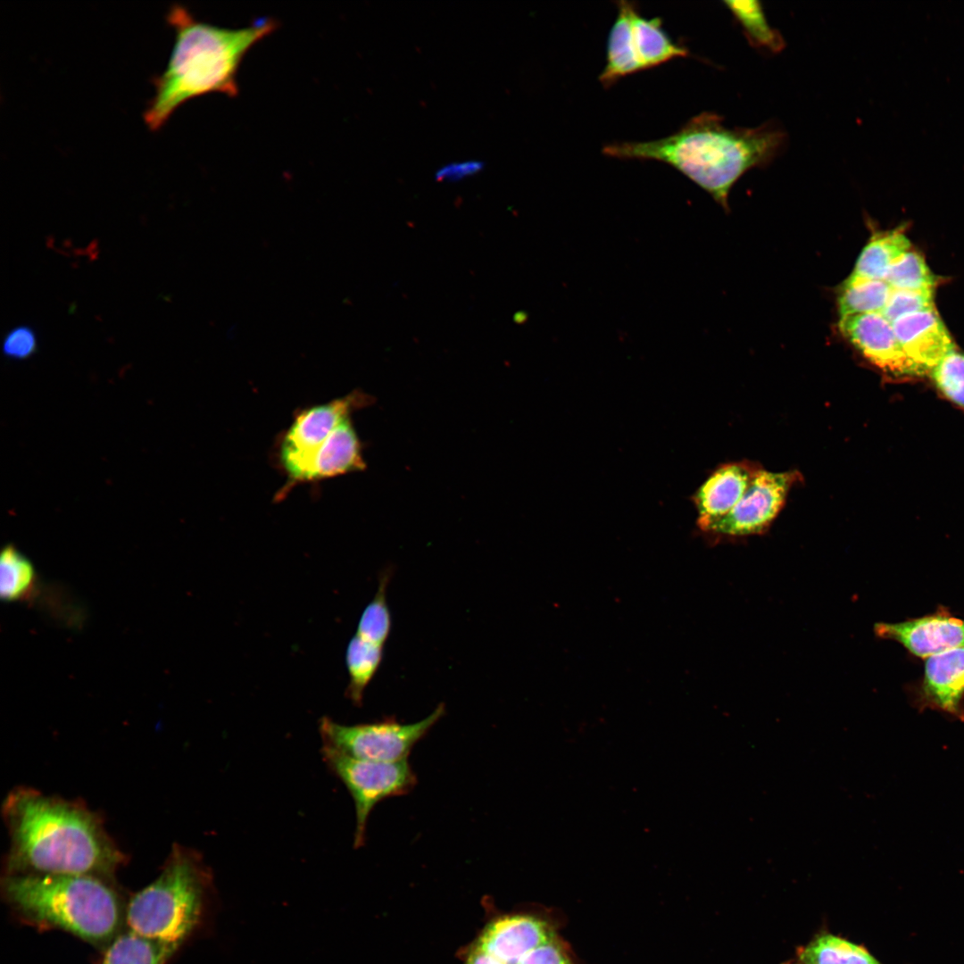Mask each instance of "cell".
<instances>
[{
    "label": "cell",
    "mask_w": 964,
    "mask_h": 964,
    "mask_svg": "<svg viewBox=\"0 0 964 964\" xmlns=\"http://www.w3.org/2000/svg\"><path fill=\"white\" fill-rule=\"evenodd\" d=\"M3 815L11 839L7 873L106 879L123 860L98 817L77 802L19 787L8 794Z\"/></svg>",
    "instance_id": "obj_1"
},
{
    "label": "cell",
    "mask_w": 964,
    "mask_h": 964,
    "mask_svg": "<svg viewBox=\"0 0 964 964\" xmlns=\"http://www.w3.org/2000/svg\"><path fill=\"white\" fill-rule=\"evenodd\" d=\"M166 19L175 41L165 70L153 80L154 95L144 112L151 130L159 129L179 106L196 96L220 93L236 97L244 57L278 28L269 17L239 29L218 27L196 20L179 4L170 8Z\"/></svg>",
    "instance_id": "obj_2"
},
{
    "label": "cell",
    "mask_w": 964,
    "mask_h": 964,
    "mask_svg": "<svg viewBox=\"0 0 964 964\" xmlns=\"http://www.w3.org/2000/svg\"><path fill=\"white\" fill-rule=\"evenodd\" d=\"M785 138V133L770 124L729 129L719 115L706 112L666 137L613 143L605 145L602 153L669 164L727 206L735 181L749 169L769 164L782 149Z\"/></svg>",
    "instance_id": "obj_3"
},
{
    "label": "cell",
    "mask_w": 964,
    "mask_h": 964,
    "mask_svg": "<svg viewBox=\"0 0 964 964\" xmlns=\"http://www.w3.org/2000/svg\"><path fill=\"white\" fill-rule=\"evenodd\" d=\"M2 890L23 918L70 932L95 945L119 934L122 911L105 879L88 875L6 873Z\"/></svg>",
    "instance_id": "obj_4"
},
{
    "label": "cell",
    "mask_w": 964,
    "mask_h": 964,
    "mask_svg": "<svg viewBox=\"0 0 964 964\" xmlns=\"http://www.w3.org/2000/svg\"><path fill=\"white\" fill-rule=\"evenodd\" d=\"M214 896L202 856L174 844L158 877L131 898L125 919L129 930L179 949L206 922Z\"/></svg>",
    "instance_id": "obj_5"
},
{
    "label": "cell",
    "mask_w": 964,
    "mask_h": 964,
    "mask_svg": "<svg viewBox=\"0 0 964 964\" xmlns=\"http://www.w3.org/2000/svg\"><path fill=\"white\" fill-rule=\"evenodd\" d=\"M797 472H773L741 462L720 487L707 532L727 536L760 534L782 509Z\"/></svg>",
    "instance_id": "obj_6"
},
{
    "label": "cell",
    "mask_w": 964,
    "mask_h": 964,
    "mask_svg": "<svg viewBox=\"0 0 964 964\" xmlns=\"http://www.w3.org/2000/svg\"><path fill=\"white\" fill-rule=\"evenodd\" d=\"M325 763L345 785L355 807L356 827L353 847L365 843L368 818L381 801L409 794L417 785V777L407 760L385 762L349 756L323 744Z\"/></svg>",
    "instance_id": "obj_7"
},
{
    "label": "cell",
    "mask_w": 964,
    "mask_h": 964,
    "mask_svg": "<svg viewBox=\"0 0 964 964\" xmlns=\"http://www.w3.org/2000/svg\"><path fill=\"white\" fill-rule=\"evenodd\" d=\"M445 707L439 704L428 717L403 724L394 717L356 725H342L328 717L319 722L323 744L329 745L353 758L393 762L407 760L415 744L423 739L444 716Z\"/></svg>",
    "instance_id": "obj_8"
},
{
    "label": "cell",
    "mask_w": 964,
    "mask_h": 964,
    "mask_svg": "<svg viewBox=\"0 0 964 964\" xmlns=\"http://www.w3.org/2000/svg\"><path fill=\"white\" fill-rule=\"evenodd\" d=\"M371 402V397L353 392L344 397L299 411L278 444L277 459L287 478L285 486L307 482L313 457L334 428ZM284 489V490H285Z\"/></svg>",
    "instance_id": "obj_9"
},
{
    "label": "cell",
    "mask_w": 964,
    "mask_h": 964,
    "mask_svg": "<svg viewBox=\"0 0 964 964\" xmlns=\"http://www.w3.org/2000/svg\"><path fill=\"white\" fill-rule=\"evenodd\" d=\"M843 335L881 370L896 377L923 375L904 353L892 323L881 312L840 318Z\"/></svg>",
    "instance_id": "obj_10"
},
{
    "label": "cell",
    "mask_w": 964,
    "mask_h": 964,
    "mask_svg": "<svg viewBox=\"0 0 964 964\" xmlns=\"http://www.w3.org/2000/svg\"><path fill=\"white\" fill-rule=\"evenodd\" d=\"M874 630L878 637L893 640L924 659L964 646V619L943 608L902 622H879Z\"/></svg>",
    "instance_id": "obj_11"
},
{
    "label": "cell",
    "mask_w": 964,
    "mask_h": 964,
    "mask_svg": "<svg viewBox=\"0 0 964 964\" xmlns=\"http://www.w3.org/2000/svg\"><path fill=\"white\" fill-rule=\"evenodd\" d=\"M557 936L544 919L529 914H506L491 920L471 945L502 964H517L534 948Z\"/></svg>",
    "instance_id": "obj_12"
},
{
    "label": "cell",
    "mask_w": 964,
    "mask_h": 964,
    "mask_svg": "<svg viewBox=\"0 0 964 964\" xmlns=\"http://www.w3.org/2000/svg\"><path fill=\"white\" fill-rule=\"evenodd\" d=\"M914 702L919 710H938L964 720V646L926 659Z\"/></svg>",
    "instance_id": "obj_13"
},
{
    "label": "cell",
    "mask_w": 964,
    "mask_h": 964,
    "mask_svg": "<svg viewBox=\"0 0 964 964\" xmlns=\"http://www.w3.org/2000/svg\"><path fill=\"white\" fill-rule=\"evenodd\" d=\"M892 326L904 353L924 374L955 349L935 309L902 316Z\"/></svg>",
    "instance_id": "obj_14"
},
{
    "label": "cell",
    "mask_w": 964,
    "mask_h": 964,
    "mask_svg": "<svg viewBox=\"0 0 964 964\" xmlns=\"http://www.w3.org/2000/svg\"><path fill=\"white\" fill-rule=\"evenodd\" d=\"M365 461L351 417L343 420L316 452L307 482L363 470Z\"/></svg>",
    "instance_id": "obj_15"
},
{
    "label": "cell",
    "mask_w": 964,
    "mask_h": 964,
    "mask_svg": "<svg viewBox=\"0 0 964 964\" xmlns=\"http://www.w3.org/2000/svg\"><path fill=\"white\" fill-rule=\"evenodd\" d=\"M617 4L618 15L608 37L606 64L599 76L600 82L607 87L623 77L643 71L632 34V12L636 5L627 1Z\"/></svg>",
    "instance_id": "obj_16"
},
{
    "label": "cell",
    "mask_w": 964,
    "mask_h": 964,
    "mask_svg": "<svg viewBox=\"0 0 964 964\" xmlns=\"http://www.w3.org/2000/svg\"><path fill=\"white\" fill-rule=\"evenodd\" d=\"M632 34L643 71L689 54L687 48L672 41L659 17L645 18L639 13L637 6L632 12Z\"/></svg>",
    "instance_id": "obj_17"
},
{
    "label": "cell",
    "mask_w": 964,
    "mask_h": 964,
    "mask_svg": "<svg viewBox=\"0 0 964 964\" xmlns=\"http://www.w3.org/2000/svg\"><path fill=\"white\" fill-rule=\"evenodd\" d=\"M803 964H882L863 945L831 933L816 935L796 952Z\"/></svg>",
    "instance_id": "obj_18"
},
{
    "label": "cell",
    "mask_w": 964,
    "mask_h": 964,
    "mask_svg": "<svg viewBox=\"0 0 964 964\" xmlns=\"http://www.w3.org/2000/svg\"><path fill=\"white\" fill-rule=\"evenodd\" d=\"M177 950L129 930L120 933L107 945L101 964H165Z\"/></svg>",
    "instance_id": "obj_19"
},
{
    "label": "cell",
    "mask_w": 964,
    "mask_h": 964,
    "mask_svg": "<svg viewBox=\"0 0 964 964\" xmlns=\"http://www.w3.org/2000/svg\"><path fill=\"white\" fill-rule=\"evenodd\" d=\"M910 248V240L900 229L878 233L862 250L852 274L884 280L888 269Z\"/></svg>",
    "instance_id": "obj_20"
},
{
    "label": "cell",
    "mask_w": 964,
    "mask_h": 964,
    "mask_svg": "<svg viewBox=\"0 0 964 964\" xmlns=\"http://www.w3.org/2000/svg\"><path fill=\"white\" fill-rule=\"evenodd\" d=\"M383 647L354 635L345 651V664L349 675L346 695L356 706H361L365 688L378 671L382 661Z\"/></svg>",
    "instance_id": "obj_21"
},
{
    "label": "cell",
    "mask_w": 964,
    "mask_h": 964,
    "mask_svg": "<svg viewBox=\"0 0 964 964\" xmlns=\"http://www.w3.org/2000/svg\"><path fill=\"white\" fill-rule=\"evenodd\" d=\"M892 287L880 279H869L852 274L841 287L838 295L840 318L871 312H881Z\"/></svg>",
    "instance_id": "obj_22"
},
{
    "label": "cell",
    "mask_w": 964,
    "mask_h": 964,
    "mask_svg": "<svg viewBox=\"0 0 964 964\" xmlns=\"http://www.w3.org/2000/svg\"><path fill=\"white\" fill-rule=\"evenodd\" d=\"M0 567L2 599L14 602L27 598L36 583L35 569L29 561L9 544L3 549Z\"/></svg>",
    "instance_id": "obj_23"
},
{
    "label": "cell",
    "mask_w": 964,
    "mask_h": 964,
    "mask_svg": "<svg viewBox=\"0 0 964 964\" xmlns=\"http://www.w3.org/2000/svg\"><path fill=\"white\" fill-rule=\"evenodd\" d=\"M724 3L741 24L752 44L775 52L784 47L781 36L769 25L758 1H725Z\"/></svg>",
    "instance_id": "obj_24"
},
{
    "label": "cell",
    "mask_w": 964,
    "mask_h": 964,
    "mask_svg": "<svg viewBox=\"0 0 964 964\" xmlns=\"http://www.w3.org/2000/svg\"><path fill=\"white\" fill-rule=\"evenodd\" d=\"M389 579V570L380 575L378 591L362 611L356 631L362 638L382 647L391 630V615L386 602Z\"/></svg>",
    "instance_id": "obj_25"
},
{
    "label": "cell",
    "mask_w": 964,
    "mask_h": 964,
    "mask_svg": "<svg viewBox=\"0 0 964 964\" xmlns=\"http://www.w3.org/2000/svg\"><path fill=\"white\" fill-rule=\"evenodd\" d=\"M884 280L892 288L910 290H934L937 283L924 257L913 250L907 251L893 263Z\"/></svg>",
    "instance_id": "obj_26"
},
{
    "label": "cell",
    "mask_w": 964,
    "mask_h": 964,
    "mask_svg": "<svg viewBox=\"0 0 964 964\" xmlns=\"http://www.w3.org/2000/svg\"><path fill=\"white\" fill-rule=\"evenodd\" d=\"M937 388L952 402L964 407V353L952 350L929 372Z\"/></svg>",
    "instance_id": "obj_27"
},
{
    "label": "cell",
    "mask_w": 964,
    "mask_h": 964,
    "mask_svg": "<svg viewBox=\"0 0 964 964\" xmlns=\"http://www.w3.org/2000/svg\"><path fill=\"white\" fill-rule=\"evenodd\" d=\"M931 310H935L934 290L892 288L881 313L892 323L902 316Z\"/></svg>",
    "instance_id": "obj_28"
},
{
    "label": "cell",
    "mask_w": 964,
    "mask_h": 964,
    "mask_svg": "<svg viewBox=\"0 0 964 964\" xmlns=\"http://www.w3.org/2000/svg\"><path fill=\"white\" fill-rule=\"evenodd\" d=\"M38 349L36 330L29 325H19L11 328L2 341V353L9 359L22 361L33 356Z\"/></svg>",
    "instance_id": "obj_29"
},
{
    "label": "cell",
    "mask_w": 964,
    "mask_h": 964,
    "mask_svg": "<svg viewBox=\"0 0 964 964\" xmlns=\"http://www.w3.org/2000/svg\"><path fill=\"white\" fill-rule=\"evenodd\" d=\"M517 964H573L567 950L555 936L528 952Z\"/></svg>",
    "instance_id": "obj_30"
},
{
    "label": "cell",
    "mask_w": 964,
    "mask_h": 964,
    "mask_svg": "<svg viewBox=\"0 0 964 964\" xmlns=\"http://www.w3.org/2000/svg\"><path fill=\"white\" fill-rule=\"evenodd\" d=\"M484 168L479 160H465L450 162L440 167L436 172V180L456 182L478 174Z\"/></svg>",
    "instance_id": "obj_31"
},
{
    "label": "cell",
    "mask_w": 964,
    "mask_h": 964,
    "mask_svg": "<svg viewBox=\"0 0 964 964\" xmlns=\"http://www.w3.org/2000/svg\"><path fill=\"white\" fill-rule=\"evenodd\" d=\"M464 964H502L487 952L471 946Z\"/></svg>",
    "instance_id": "obj_32"
},
{
    "label": "cell",
    "mask_w": 964,
    "mask_h": 964,
    "mask_svg": "<svg viewBox=\"0 0 964 964\" xmlns=\"http://www.w3.org/2000/svg\"><path fill=\"white\" fill-rule=\"evenodd\" d=\"M784 964H803V963H802V962H799V961H798V960H792L786 961V962H785V963H784Z\"/></svg>",
    "instance_id": "obj_33"
}]
</instances>
